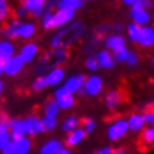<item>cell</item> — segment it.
I'll return each instance as SVG.
<instances>
[{"label":"cell","mask_w":154,"mask_h":154,"mask_svg":"<svg viewBox=\"0 0 154 154\" xmlns=\"http://www.w3.org/2000/svg\"><path fill=\"white\" fill-rule=\"evenodd\" d=\"M85 35V25L81 21H73L72 24L61 29H57L52 33L50 38V48H63L68 50L69 47L77 45Z\"/></svg>","instance_id":"cell-1"},{"label":"cell","mask_w":154,"mask_h":154,"mask_svg":"<svg viewBox=\"0 0 154 154\" xmlns=\"http://www.w3.org/2000/svg\"><path fill=\"white\" fill-rule=\"evenodd\" d=\"M38 33V25L34 20H17L12 17L2 28V35L7 39H21L25 42L32 41Z\"/></svg>","instance_id":"cell-2"},{"label":"cell","mask_w":154,"mask_h":154,"mask_svg":"<svg viewBox=\"0 0 154 154\" xmlns=\"http://www.w3.org/2000/svg\"><path fill=\"white\" fill-rule=\"evenodd\" d=\"M68 56H69L68 50L51 48L50 51H46L38 57V60L34 63L33 71L37 76H45L51 69L56 67H61L67 61Z\"/></svg>","instance_id":"cell-3"},{"label":"cell","mask_w":154,"mask_h":154,"mask_svg":"<svg viewBox=\"0 0 154 154\" xmlns=\"http://www.w3.org/2000/svg\"><path fill=\"white\" fill-rule=\"evenodd\" d=\"M128 132H129V125L127 119L118 118V119H114L109 124L106 129V136L109 138V141L116 142V141H120L122 138H124L128 134Z\"/></svg>","instance_id":"cell-4"},{"label":"cell","mask_w":154,"mask_h":154,"mask_svg":"<svg viewBox=\"0 0 154 154\" xmlns=\"http://www.w3.org/2000/svg\"><path fill=\"white\" fill-rule=\"evenodd\" d=\"M105 89V81L97 73H91V75L85 77V82L82 88V94L89 98L98 97L103 93Z\"/></svg>","instance_id":"cell-5"},{"label":"cell","mask_w":154,"mask_h":154,"mask_svg":"<svg viewBox=\"0 0 154 154\" xmlns=\"http://www.w3.org/2000/svg\"><path fill=\"white\" fill-rule=\"evenodd\" d=\"M17 56L24 61V64H32L35 63L38 60V57L41 56V48L38 43H35L34 41L24 42L21 45V47L17 50Z\"/></svg>","instance_id":"cell-6"},{"label":"cell","mask_w":154,"mask_h":154,"mask_svg":"<svg viewBox=\"0 0 154 154\" xmlns=\"http://www.w3.org/2000/svg\"><path fill=\"white\" fill-rule=\"evenodd\" d=\"M47 2L48 0H20L18 4L24 7L30 18L39 20L47 9Z\"/></svg>","instance_id":"cell-7"},{"label":"cell","mask_w":154,"mask_h":154,"mask_svg":"<svg viewBox=\"0 0 154 154\" xmlns=\"http://www.w3.org/2000/svg\"><path fill=\"white\" fill-rule=\"evenodd\" d=\"M52 99L59 105L60 110H63V111L72 110L76 105V97L69 93V91L65 90L63 86H59L54 90Z\"/></svg>","instance_id":"cell-8"},{"label":"cell","mask_w":154,"mask_h":154,"mask_svg":"<svg viewBox=\"0 0 154 154\" xmlns=\"http://www.w3.org/2000/svg\"><path fill=\"white\" fill-rule=\"evenodd\" d=\"M85 75H82V73H73L69 77L64 80L63 82V86L65 90L69 91L71 94L76 95L79 93H82V88H84V82H85Z\"/></svg>","instance_id":"cell-9"},{"label":"cell","mask_w":154,"mask_h":154,"mask_svg":"<svg viewBox=\"0 0 154 154\" xmlns=\"http://www.w3.org/2000/svg\"><path fill=\"white\" fill-rule=\"evenodd\" d=\"M123 101H124V95L119 89H111L103 97V103L109 111H116L123 105Z\"/></svg>","instance_id":"cell-10"},{"label":"cell","mask_w":154,"mask_h":154,"mask_svg":"<svg viewBox=\"0 0 154 154\" xmlns=\"http://www.w3.org/2000/svg\"><path fill=\"white\" fill-rule=\"evenodd\" d=\"M103 45L105 48L110 52L118 51L123 47H127V37H124L120 33H110L103 38Z\"/></svg>","instance_id":"cell-11"},{"label":"cell","mask_w":154,"mask_h":154,"mask_svg":"<svg viewBox=\"0 0 154 154\" xmlns=\"http://www.w3.org/2000/svg\"><path fill=\"white\" fill-rule=\"evenodd\" d=\"M9 132L12 136V140H18V138L28 136V128H26L25 118H9L8 122Z\"/></svg>","instance_id":"cell-12"},{"label":"cell","mask_w":154,"mask_h":154,"mask_svg":"<svg viewBox=\"0 0 154 154\" xmlns=\"http://www.w3.org/2000/svg\"><path fill=\"white\" fill-rule=\"evenodd\" d=\"M76 18V12L68 9H55L54 11V28L55 30L72 24Z\"/></svg>","instance_id":"cell-13"},{"label":"cell","mask_w":154,"mask_h":154,"mask_svg":"<svg viewBox=\"0 0 154 154\" xmlns=\"http://www.w3.org/2000/svg\"><path fill=\"white\" fill-rule=\"evenodd\" d=\"M136 45L145 50L154 47V26L153 25L141 26Z\"/></svg>","instance_id":"cell-14"},{"label":"cell","mask_w":154,"mask_h":154,"mask_svg":"<svg viewBox=\"0 0 154 154\" xmlns=\"http://www.w3.org/2000/svg\"><path fill=\"white\" fill-rule=\"evenodd\" d=\"M3 68H4V76L7 77H16L21 75V72L24 71L25 64L17 55L12 56L11 59L5 60L3 63Z\"/></svg>","instance_id":"cell-15"},{"label":"cell","mask_w":154,"mask_h":154,"mask_svg":"<svg viewBox=\"0 0 154 154\" xmlns=\"http://www.w3.org/2000/svg\"><path fill=\"white\" fill-rule=\"evenodd\" d=\"M46 82H47L48 88H59L63 85L64 80L67 79V76H65V69L63 67H56L51 69L50 72H47L46 75L43 76Z\"/></svg>","instance_id":"cell-16"},{"label":"cell","mask_w":154,"mask_h":154,"mask_svg":"<svg viewBox=\"0 0 154 154\" xmlns=\"http://www.w3.org/2000/svg\"><path fill=\"white\" fill-rule=\"evenodd\" d=\"M64 148V142L57 137H51L43 141L38 148V154H57Z\"/></svg>","instance_id":"cell-17"},{"label":"cell","mask_w":154,"mask_h":154,"mask_svg":"<svg viewBox=\"0 0 154 154\" xmlns=\"http://www.w3.org/2000/svg\"><path fill=\"white\" fill-rule=\"evenodd\" d=\"M8 122H9V116L2 111L0 112V152L12 141Z\"/></svg>","instance_id":"cell-18"},{"label":"cell","mask_w":154,"mask_h":154,"mask_svg":"<svg viewBox=\"0 0 154 154\" xmlns=\"http://www.w3.org/2000/svg\"><path fill=\"white\" fill-rule=\"evenodd\" d=\"M129 18H131V22H133V24H136L138 26L150 25V21H152V16H150L149 11L137 8V7H132L131 8Z\"/></svg>","instance_id":"cell-19"},{"label":"cell","mask_w":154,"mask_h":154,"mask_svg":"<svg viewBox=\"0 0 154 154\" xmlns=\"http://www.w3.org/2000/svg\"><path fill=\"white\" fill-rule=\"evenodd\" d=\"M26 122V128H28V136L32 137H37L39 134L43 133V127H42V122H41V116H38L35 114L28 115L25 118Z\"/></svg>","instance_id":"cell-20"},{"label":"cell","mask_w":154,"mask_h":154,"mask_svg":"<svg viewBox=\"0 0 154 154\" xmlns=\"http://www.w3.org/2000/svg\"><path fill=\"white\" fill-rule=\"evenodd\" d=\"M17 45L16 42L12 39H7V38H2L0 41V61L4 63L5 60L11 59L12 56L17 55Z\"/></svg>","instance_id":"cell-21"},{"label":"cell","mask_w":154,"mask_h":154,"mask_svg":"<svg viewBox=\"0 0 154 154\" xmlns=\"http://www.w3.org/2000/svg\"><path fill=\"white\" fill-rule=\"evenodd\" d=\"M86 136H88V134L85 133V131L80 127V128L72 131L71 133L65 134L64 146H67V148H69V149L76 148V146H79L81 142H84V140L86 138Z\"/></svg>","instance_id":"cell-22"},{"label":"cell","mask_w":154,"mask_h":154,"mask_svg":"<svg viewBox=\"0 0 154 154\" xmlns=\"http://www.w3.org/2000/svg\"><path fill=\"white\" fill-rule=\"evenodd\" d=\"M95 57H97V61H98V65L99 68L102 69H112L115 67V60H114V56H112V52H110L109 50L106 48H101L98 50L97 54H95Z\"/></svg>","instance_id":"cell-23"},{"label":"cell","mask_w":154,"mask_h":154,"mask_svg":"<svg viewBox=\"0 0 154 154\" xmlns=\"http://www.w3.org/2000/svg\"><path fill=\"white\" fill-rule=\"evenodd\" d=\"M138 145H140L141 152H146V150L154 148V125L146 127L140 134L138 138Z\"/></svg>","instance_id":"cell-24"},{"label":"cell","mask_w":154,"mask_h":154,"mask_svg":"<svg viewBox=\"0 0 154 154\" xmlns=\"http://www.w3.org/2000/svg\"><path fill=\"white\" fill-rule=\"evenodd\" d=\"M127 122H128V125H129V131H132L134 133H141L142 131L146 128L144 116H142V114H140V112L131 114L128 119H127Z\"/></svg>","instance_id":"cell-25"},{"label":"cell","mask_w":154,"mask_h":154,"mask_svg":"<svg viewBox=\"0 0 154 154\" xmlns=\"http://www.w3.org/2000/svg\"><path fill=\"white\" fill-rule=\"evenodd\" d=\"M80 127H81V119L79 116H76V115H68V116H65L63 119V122L60 123V129H61V132L65 134L71 133L72 131L80 128Z\"/></svg>","instance_id":"cell-26"},{"label":"cell","mask_w":154,"mask_h":154,"mask_svg":"<svg viewBox=\"0 0 154 154\" xmlns=\"http://www.w3.org/2000/svg\"><path fill=\"white\" fill-rule=\"evenodd\" d=\"M13 16V5L11 0H0V26H4Z\"/></svg>","instance_id":"cell-27"},{"label":"cell","mask_w":154,"mask_h":154,"mask_svg":"<svg viewBox=\"0 0 154 154\" xmlns=\"http://www.w3.org/2000/svg\"><path fill=\"white\" fill-rule=\"evenodd\" d=\"M60 107L59 105L54 101V99H48L47 102L43 105V109H42V116L46 118H51V119H57L60 115Z\"/></svg>","instance_id":"cell-28"},{"label":"cell","mask_w":154,"mask_h":154,"mask_svg":"<svg viewBox=\"0 0 154 154\" xmlns=\"http://www.w3.org/2000/svg\"><path fill=\"white\" fill-rule=\"evenodd\" d=\"M16 145V154H32L33 152V141L29 136L13 140Z\"/></svg>","instance_id":"cell-29"},{"label":"cell","mask_w":154,"mask_h":154,"mask_svg":"<svg viewBox=\"0 0 154 154\" xmlns=\"http://www.w3.org/2000/svg\"><path fill=\"white\" fill-rule=\"evenodd\" d=\"M84 7L82 0H57V7L56 9H68L77 12Z\"/></svg>","instance_id":"cell-30"},{"label":"cell","mask_w":154,"mask_h":154,"mask_svg":"<svg viewBox=\"0 0 154 154\" xmlns=\"http://www.w3.org/2000/svg\"><path fill=\"white\" fill-rule=\"evenodd\" d=\"M39 26L43 30H55L54 28V11H46L39 18Z\"/></svg>","instance_id":"cell-31"},{"label":"cell","mask_w":154,"mask_h":154,"mask_svg":"<svg viewBox=\"0 0 154 154\" xmlns=\"http://www.w3.org/2000/svg\"><path fill=\"white\" fill-rule=\"evenodd\" d=\"M140 28L133 22H129L125 28V33H127V41H129L131 43L136 45L137 43V38H138V33H140Z\"/></svg>","instance_id":"cell-32"},{"label":"cell","mask_w":154,"mask_h":154,"mask_svg":"<svg viewBox=\"0 0 154 154\" xmlns=\"http://www.w3.org/2000/svg\"><path fill=\"white\" fill-rule=\"evenodd\" d=\"M41 122H42V127H43V133H51L57 128V119H51V118H46V116H41Z\"/></svg>","instance_id":"cell-33"},{"label":"cell","mask_w":154,"mask_h":154,"mask_svg":"<svg viewBox=\"0 0 154 154\" xmlns=\"http://www.w3.org/2000/svg\"><path fill=\"white\" fill-rule=\"evenodd\" d=\"M30 88H32V90L34 93H41V91H45L46 89H48V85H47V82H46L43 76H37L35 79L33 80Z\"/></svg>","instance_id":"cell-34"},{"label":"cell","mask_w":154,"mask_h":154,"mask_svg":"<svg viewBox=\"0 0 154 154\" xmlns=\"http://www.w3.org/2000/svg\"><path fill=\"white\" fill-rule=\"evenodd\" d=\"M81 128L85 131L86 134H91L97 129V122L93 118H84L81 120Z\"/></svg>","instance_id":"cell-35"},{"label":"cell","mask_w":154,"mask_h":154,"mask_svg":"<svg viewBox=\"0 0 154 154\" xmlns=\"http://www.w3.org/2000/svg\"><path fill=\"white\" fill-rule=\"evenodd\" d=\"M128 54H129V48L128 47H123L120 50H118V51H114L112 52V56H114L115 63L125 64L127 57H128Z\"/></svg>","instance_id":"cell-36"},{"label":"cell","mask_w":154,"mask_h":154,"mask_svg":"<svg viewBox=\"0 0 154 154\" xmlns=\"http://www.w3.org/2000/svg\"><path fill=\"white\" fill-rule=\"evenodd\" d=\"M85 68L88 69L89 72H97L99 69V65H98V61H97V57L93 54H90V55L86 56L85 59Z\"/></svg>","instance_id":"cell-37"},{"label":"cell","mask_w":154,"mask_h":154,"mask_svg":"<svg viewBox=\"0 0 154 154\" xmlns=\"http://www.w3.org/2000/svg\"><path fill=\"white\" fill-rule=\"evenodd\" d=\"M125 64L128 65L129 68L137 67V65L140 64V55H138L136 51H133V50H129V54H128V57H127Z\"/></svg>","instance_id":"cell-38"},{"label":"cell","mask_w":154,"mask_h":154,"mask_svg":"<svg viewBox=\"0 0 154 154\" xmlns=\"http://www.w3.org/2000/svg\"><path fill=\"white\" fill-rule=\"evenodd\" d=\"M13 17L17 18V20H28V18H29V14H28V12L25 11L24 7H21L20 4H17V5L13 8Z\"/></svg>","instance_id":"cell-39"},{"label":"cell","mask_w":154,"mask_h":154,"mask_svg":"<svg viewBox=\"0 0 154 154\" xmlns=\"http://www.w3.org/2000/svg\"><path fill=\"white\" fill-rule=\"evenodd\" d=\"M109 30H111V25H107V24H103V25H99L95 28V37L97 38H101V37H106L109 33Z\"/></svg>","instance_id":"cell-40"},{"label":"cell","mask_w":154,"mask_h":154,"mask_svg":"<svg viewBox=\"0 0 154 154\" xmlns=\"http://www.w3.org/2000/svg\"><path fill=\"white\" fill-rule=\"evenodd\" d=\"M142 116H144V120H145L146 127H152V125H154V110L146 109L144 112H142Z\"/></svg>","instance_id":"cell-41"},{"label":"cell","mask_w":154,"mask_h":154,"mask_svg":"<svg viewBox=\"0 0 154 154\" xmlns=\"http://www.w3.org/2000/svg\"><path fill=\"white\" fill-rule=\"evenodd\" d=\"M154 5V2L153 0H137L136 4H134L133 7H137V8H141V9H145V11H149L153 8Z\"/></svg>","instance_id":"cell-42"},{"label":"cell","mask_w":154,"mask_h":154,"mask_svg":"<svg viewBox=\"0 0 154 154\" xmlns=\"http://www.w3.org/2000/svg\"><path fill=\"white\" fill-rule=\"evenodd\" d=\"M114 149L115 148H112V146H103V148L98 149L94 154H114Z\"/></svg>","instance_id":"cell-43"},{"label":"cell","mask_w":154,"mask_h":154,"mask_svg":"<svg viewBox=\"0 0 154 154\" xmlns=\"http://www.w3.org/2000/svg\"><path fill=\"white\" fill-rule=\"evenodd\" d=\"M122 2V4L123 5H125V7H129V8H132V7L136 4V2L137 0H120Z\"/></svg>","instance_id":"cell-44"},{"label":"cell","mask_w":154,"mask_h":154,"mask_svg":"<svg viewBox=\"0 0 154 154\" xmlns=\"http://www.w3.org/2000/svg\"><path fill=\"white\" fill-rule=\"evenodd\" d=\"M114 154H128V152H127V148H124V146H120V148L114 149Z\"/></svg>","instance_id":"cell-45"},{"label":"cell","mask_w":154,"mask_h":154,"mask_svg":"<svg viewBox=\"0 0 154 154\" xmlns=\"http://www.w3.org/2000/svg\"><path fill=\"white\" fill-rule=\"evenodd\" d=\"M57 154H72V152H71V149H69V148H67V146H64V148L61 149Z\"/></svg>","instance_id":"cell-46"},{"label":"cell","mask_w":154,"mask_h":154,"mask_svg":"<svg viewBox=\"0 0 154 154\" xmlns=\"http://www.w3.org/2000/svg\"><path fill=\"white\" fill-rule=\"evenodd\" d=\"M4 89H5V84L2 79H0V97H2L3 93H4Z\"/></svg>","instance_id":"cell-47"},{"label":"cell","mask_w":154,"mask_h":154,"mask_svg":"<svg viewBox=\"0 0 154 154\" xmlns=\"http://www.w3.org/2000/svg\"><path fill=\"white\" fill-rule=\"evenodd\" d=\"M4 76V68H3V61H0V79Z\"/></svg>","instance_id":"cell-48"},{"label":"cell","mask_w":154,"mask_h":154,"mask_svg":"<svg viewBox=\"0 0 154 154\" xmlns=\"http://www.w3.org/2000/svg\"><path fill=\"white\" fill-rule=\"evenodd\" d=\"M150 65H152V67L154 68V54L152 56H150Z\"/></svg>","instance_id":"cell-49"},{"label":"cell","mask_w":154,"mask_h":154,"mask_svg":"<svg viewBox=\"0 0 154 154\" xmlns=\"http://www.w3.org/2000/svg\"><path fill=\"white\" fill-rule=\"evenodd\" d=\"M150 16H152V21L154 22V11H153V12H152V13H150Z\"/></svg>","instance_id":"cell-50"},{"label":"cell","mask_w":154,"mask_h":154,"mask_svg":"<svg viewBox=\"0 0 154 154\" xmlns=\"http://www.w3.org/2000/svg\"><path fill=\"white\" fill-rule=\"evenodd\" d=\"M2 38H3V35H2V28H0V41H2Z\"/></svg>","instance_id":"cell-51"},{"label":"cell","mask_w":154,"mask_h":154,"mask_svg":"<svg viewBox=\"0 0 154 154\" xmlns=\"http://www.w3.org/2000/svg\"><path fill=\"white\" fill-rule=\"evenodd\" d=\"M82 2H84V3H86V2H91V0H82Z\"/></svg>","instance_id":"cell-52"}]
</instances>
